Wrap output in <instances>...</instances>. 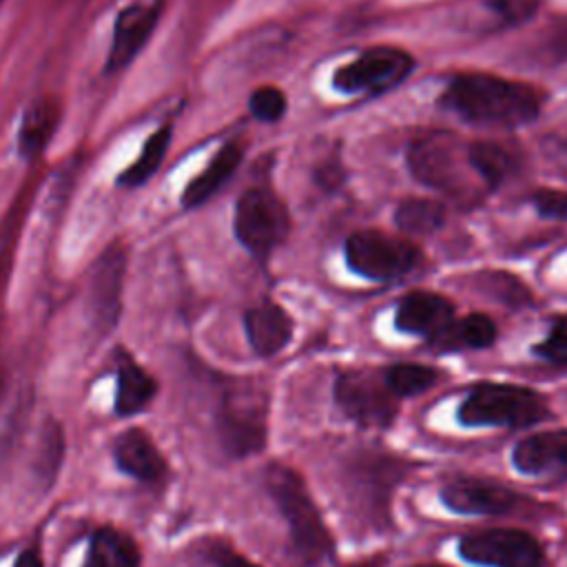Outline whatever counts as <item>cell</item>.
I'll list each match as a JSON object with an SVG mask.
<instances>
[{
    "mask_svg": "<svg viewBox=\"0 0 567 567\" xmlns=\"http://www.w3.org/2000/svg\"><path fill=\"white\" fill-rule=\"evenodd\" d=\"M514 465L534 476L567 478V430H547L525 436L512 452Z\"/></svg>",
    "mask_w": 567,
    "mask_h": 567,
    "instance_id": "obj_15",
    "label": "cell"
},
{
    "mask_svg": "<svg viewBox=\"0 0 567 567\" xmlns=\"http://www.w3.org/2000/svg\"><path fill=\"white\" fill-rule=\"evenodd\" d=\"M436 370L421 363H394L385 370L383 381L394 396H412L436 383Z\"/></svg>",
    "mask_w": 567,
    "mask_h": 567,
    "instance_id": "obj_26",
    "label": "cell"
},
{
    "mask_svg": "<svg viewBox=\"0 0 567 567\" xmlns=\"http://www.w3.org/2000/svg\"><path fill=\"white\" fill-rule=\"evenodd\" d=\"M244 159V146L239 142H226L182 190L179 204L184 210L204 206L239 168Z\"/></svg>",
    "mask_w": 567,
    "mask_h": 567,
    "instance_id": "obj_18",
    "label": "cell"
},
{
    "mask_svg": "<svg viewBox=\"0 0 567 567\" xmlns=\"http://www.w3.org/2000/svg\"><path fill=\"white\" fill-rule=\"evenodd\" d=\"M111 452H113V461H115L117 470L140 483L155 485L168 472L164 454L157 450L155 441L144 430L133 427V430L122 432L113 441Z\"/></svg>",
    "mask_w": 567,
    "mask_h": 567,
    "instance_id": "obj_17",
    "label": "cell"
},
{
    "mask_svg": "<svg viewBox=\"0 0 567 567\" xmlns=\"http://www.w3.org/2000/svg\"><path fill=\"white\" fill-rule=\"evenodd\" d=\"M334 401L346 416L363 427H385L396 414L385 381L381 383L370 372L361 370L339 374L334 383Z\"/></svg>",
    "mask_w": 567,
    "mask_h": 567,
    "instance_id": "obj_11",
    "label": "cell"
},
{
    "mask_svg": "<svg viewBox=\"0 0 567 567\" xmlns=\"http://www.w3.org/2000/svg\"><path fill=\"white\" fill-rule=\"evenodd\" d=\"M237 241L252 257H268L288 235L290 217L284 202L268 188H248L239 195L233 215Z\"/></svg>",
    "mask_w": 567,
    "mask_h": 567,
    "instance_id": "obj_5",
    "label": "cell"
},
{
    "mask_svg": "<svg viewBox=\"0 0 567 567\" xmlns=\"http://www.w3.org/2000/svg\"><path fill=\"white\" fill-rule=\"evenodd\" d=\"M396 226L408 235H430L445 221V208L434 199H403L394 213Z\"/></svg>",
    "mask_w": 567,
    "mask_h": 567,
    "instance_id": "obj_24",
    "label": "cell"
},
{
    "mask_svg": "<svg viewBox=\"0 0 567 567\" xmlns=\"http://www.w3.org/2000/svg\"><path fill=\"white\" fill-rule=\"evenodd\" d=\"M443 106L478 124H525L540 111V93L523 82L487 73H461L441 95Z\"/></svg>",
    "mask_w": 567,
    "mask_h": 567,
    "instance_id": "obj_1",
    "label": "cell"
},
{
    "mask_svg": "<svg viewBox=\"0 0 567 567\" xmlns=\"http://www.w3.org/2000/svg\"><path fill=\"white\" fill-rule=\"evenodd\" d=\"M164 11V0H135L124 4L115 18L111 29V44L104 58L102 73L106 78L120 75L126 71L137 55L151 42L159 18Z\"/></svg>",
    "mask_w": 567,
    "mask_h": 567,
    "instance_id": "obj_9",
    "label": "cell"
},
{
    "mask_svg": "<svg viewBox=\"0 0 567 567\" xmlns=\"http://www.w3.org/2000/svg\"><path fill=\"white\" fill-rule=\"evenodd\" d=\"M408 162L414 177L465 206L481 202L489 193L472 164L470 144L450 133H432L414 140L408 151Z\"/></svg>",
    "mask_w": 567,
    "mask_h": 567,
    "instance_id": "obj_2",
    "label": "cell"
},
{
    "mask_svg": "<svg viewBox=\"0 0 567 567\" xmlns=\"http://www.w3.org/2000/svg\"><path fill=\"white\" fill-rule=\"evenodd\" d=\"M244 330L248 343L259 357H272L286 348L292 337V319L272 301L257 303L244 315Z\"/></svg>",
    "mask_w": 567,
    "mask_h": 567,
    "instance_id": "obj_19",
    "label": "cell"
},
{
    "mask_svg": "<svg viewBox=\"0 0 567 567\" xmlns=\"http://www.w3.org/2000/svg\"><path fill=\"white\" fill-rule=\"evenodd\" d=\"M157 381L128 354H117L115 368V414L135 416L144 412L157 396Z\"/></svg>",
    "mask_w": 567,
    "mask_h": 567,
    "instance_id": "obj_20",
    "label": "cell"
},
{
    "mask_svg": "<svg viewBox=\"0 0 567 567\" xmlns=\"http://www.w3.org/2000/svg\"><path fill=\"white\" fill-rule=\"evenodd\" d=\"M266 487L288 525L290 549L297 563L317 565L326 560L334 547L332 536L301 476L286 465H270L266 470Z\"/></svg>",
    "mask_w": 567,
    "mask_h": 567,
    "instance_id": "obj_3",
    "label": "cell"
},
{
    "mask_svg": "<svg viewBox=\"0 0 567 567\" xmlns=\"http://www.w3.org/2000/svg\"><path fill=\"white\" fill-rule=\"evenodd\" d=\"M213 567H259V565H255V563H250L244 556H237L233 551H219L215 556Z\"/></svg>",
    "mask_w": 567,
    "mask_h": 567,
    "instance_id": "obj_32",
    "label": "cell"
},
{
    "mask_svg": "<svg viewBox=\"0 0 567 567\" xmlns=\"http://www.w3.org/2000/svg\"><path fill=\"white\" fill-rule=\"evenodd\" d=\"M534 206L543 217L567 219V193L565 190H538Z\"/></svg>",
    "mask_w": 567,
    "mask_h": 567,
    "instance_id": "obj_31",
    "label": "cell"
},
{
    "mask_svg": "<svg viewBox=\"0 0 567 567\" xmlns=\"http://www.w3.org/2000/svg\"><path fill=\"white\" fill-rule=\"evenodd\" d=\"M2 390H4V381H2V372H0V396H2Z\"/></svg>",
    "mask_w": 567,
    "mask_h": 567,
    "instance_id": "obj_34",
    "label": "cell"
},
{
    "mask_svg": "<svg viewBox=\"0 0 567 567\" xmlns=\"http://www.w3.org/2000/svg\"><path fill=\"white\" fill-rule=\"evenodd\" d=\"M42 467H44V478L51 483L55 481V472L62 463V450H64V439H62V430L58 423H49L47 432H44V441H42Z\"/></svg>",
    "mask_w": 567,
    "mask_h": 567,
    "instance_id": "obj_29",
    "label": "cell"
},
{
    "mask_svg": "<svg viewBox=\"0 0 567 567\" xmlns=\"http://www.w3.org/2000/svg\"><path fill=\"white\" fill-rule=\"evenodd\" d=\"M496 339V326L487 315L474 312L458 321H452L447 330L436 339L445 348H487Z\"/></svg>",
    "mask_w": 567,
    "mask_h": 567,
    "instance_id": "obj_23",
    "label": "cell"
},
{
    "mask_svg": "<svg viewBox=\"0 0 567 567\" xmlns=\"http://www.w3.org/2000/svg\"><path fill=\"white\" fill-rule=\"evenodd\" d=\"M414 567H443V565H414Z\"/></svg>",
    "mask_w": 567,
    "mask_h": 567,
    "instance_id": "obj_35",
    "label": "cell"
},
{
    "mask_svg": "<svg viewBox=\"0 0 567 567\" xmlns=\"http://www.w3.org/2000/svg\"><path fill=\"white\" fill-rule=\"evenodd\" d=\"M82 567H142V549L131 534L100 527L89 538Z\"/></svg>",
    "mask_w": 567,
    "mask_h": 567,
    "instance_id": "obj_21",
    "label": "cell"
},
{
    "mask_svg": "<svg viewBox=\"0 0 567 567\" xmlns=\"http://www.w3.org/2000/svg\"><path fill=\"white\" fill-rule=\"evenodd\" d=\"M458 421L470 427L478 425H529L547 416L545 399L532 388L512 383H481L472 388L458 408Z\"/></svg>",
    "mask_w": 567,
    "mask_h": 567,
    "instance_id": "obj_4",
    "label": "cell"
},
{
    "mask_svg": "<svg viewBox=\"0 0 567 567\" xmlns=\"http://www.w3.org/2000/svg\"><path fill=\"white\" fill-rule=\"evenodd\" d=\"M62 122V104L58 97L42 95L31 100L18 124L16 133V151L24 162H35L42 157L51 140L55 137Z\"/></svg>",
    "mask_w": 567,
    "mask_h": 567,
    "instance_id": "obj_16",
    "label": "cell"
},
{
    "mask_svg": "<svg viewBox=\"0 0 567 567\" xmlns=\"http://www.w3.org/2000/svg\"><path fill=\"white\" fill-rule=\"evenodd\" d=\"M458 551L465 560L485 567H540V543L520 529H485L461 538Z\"/></svg>",
    "mask_w": 567,
    "mask_h": 567,
    "instance_id": "obj_10",
    "label": "cell"
},
{
    "mask_svg": "<svg viewBox=\"0 0 567 567\" xmlns=\"http://www.w3.org/2000/svg\"><path fill=\"white\" fill-rule=\"evenodd\" d=\"M534 352L540 359L567 365V315L554 321L549 334L538 346H534Z\"/></svg>",
    "mask_w": 567,
    "mask_h": 567,
    "instance_id": "obj_28",
    "label": "cell"
},
{
    "mask_svg": "<svg viewBox=\"0 0 567 567\" xmlns=\"http://www.w3.org/2000/svg\"><path fill=\"white\" fill-rule=\"evenodd\" d=\"M538 0H487V7L492 13L501 18L505 24L523 22L536 11Z\"/></svg>",
    "mask_w": 567,
    "mask_h": 567,
    "instance_id": "obj_30",
    "label": "cell"
},
{
    "mask_svg": "<svg viewBox=\"0 0 567 567\" xmlns=\"http://www.w3.org/2000/svg\"><path fill=\"white\" fill-rule=\"evenodd\" d=\"M441 501L458 514L498 516L518 503V494L494 481L458 478L441 489Z\"/></svg>",
    "mask_w": 567,
    "mask_h": 567,
    "instance_id": "obj_13",
    "label": "cell"
},
{
    "mask_svg": "<svg viewBox=\"0 0 567 567\" xmlns=\"http://www.w3.org/2000/svg\"><path fill=\"white\" fill-rule=\"evenodd\" d=\"M470 157L476 173L481 175V179L487 184L489 190L496 188L512 168V155L498 142H487V140L470 142Z\"/></svg>",
    "mask_w": 567,
    "mask_h": 567,
    "instance_id": "obj_25",
    "label": "cell"
},
{
    "mask_svg": "<svg viewBox=\"0 0 567 567\" xmlns=\"http://www.w3.org/2000/svg\"><path fill=\"white\" fill-rule=\"evenodd\" d=\"M454 321V306L445 297L427 290H414L399 301L394 323L401 332L436 341Z\"/></svg>",
    "mask_w": 567,
    "mask_h": 567,
    "instance_id": "obj_14",
    "label": "cell"
},
{
    "mask_svg": "<svg viewBox=\"0 0 567 567\" xmlns=\"http://www.w3.org/2000/svg\"><path fill=\"white\" fill-rule=\"evenodd\" d=\"M286 95L277 86H259L248 97V109L259 122H277L286 113Z\"/></svg>",
    "mask_w": 567,
    "mask_h": 567,
    "instance_id": "obj_27",
    "label": "cell"
},
{
    "mask_svg": "<svg viewBox=\"0 0 567 567\" xmlns=\"http://www.w3.org/2000/svg\"><path fill=\"white\" fill-rule=\"evenodd\" d=\"M419 248L381 230H357L346 241L348 266L361 277L392 281L419 264Z\"/></svg>",
    "mask_w": 567,
    "mask_h": 567,
    "instance_id": "obj_6",
    "label": "cell"
},
{
    "mask_svg": "<svg viewBox=\"0 0 567 567\" xmlns=\"http://www.w3.org/2000/svg\"><path fill=\"white\" fill-rule=\"evenodd\" d=\"M2 2H4V0H0V4H2Z\"/></svg>",
    "mask_w": 567,
    "mask_h": 567,
    "instance_id": "obj_36",
    "label": "cell"
},
{
    "mask_svg": "<svg viewBox=\"0 0 567 567\" xmlns=\"http://www.w3.org/2000/svg\"><path fill=\"white\" fill-rule=\"evenodd\" d=\"M217 430L224 447L244 456L264 445L266 436V399L255 388H228L217 414Z\"/></svg>",
    "mask_w": 567,
    "mask_h": 567,
    "instance_id": "obj_8",
    "label": "cell"
},
{
    "mask_svg": "<svg viewBox=\"0 0 567 567\" xmlns=\"http://www.w3.org/2000/svg\"><path fill=\"white\" fill-rule=\"evenodd\" d=\"M13 567H44V560H42V554L38 547H27L18 554Z\"/></svg>",
    "mask_w": 567,
    "mask_h": 567,
    "instance_id": "obj_33",
    "label": "cell"
},
{
    "mask_svg": "<svg viewBox=\"0 0 567 567\" xmlns=\"http://www.w3.org/2000/svg\"><path fill=\"white\" fill-rule=\"evenodd\" d=\"M414 71V58L396 47H372L334 71L332 84L341 93L377 95L394 89Z\"/></svg>",
    "mask_w": 567,
    "mask_h": 567,
    "instance_id": "obj_7",
    "label": "cell"
},
{
    "mask_svg": "<svg viewBox=\"0 0 567 567\" xmlns=\"http://www.w3.org/2000/svg\"><path fill=\"white\" fill-rule=\"evenodd\" d=\"M126 255L117 244L109 246L93 264L89 275V299L97 321L111 330L117 323L122 308V284H124Z\"/></svg>",
    "mask_w": 567,
    "mask_h": 567,
    "instance_id": "obj_12",
    "label": "cell"
},
{
    "mask_svg": "<svg viewBox=\"0 0 567 567\" xmlns=\"http://www.w3.org/2000/svg\"><path fill=\"white\" fill-rule=\"evenodd\" d=\"M171 144H173V124H162L155 131H151L142 142L137 157L115 177V186L126 190L146 186L162 168Z\"/></svg>",
    "mask_w": 567,
    "mask_h": 567,
    "instance_id": "obj_22",
    "label": "cell"
}]
</instances>
